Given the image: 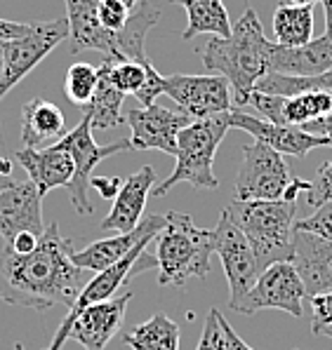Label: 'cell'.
<instances>
[{
  "label": "cell",
  "instance_id": "6da1fadb",
  "mask_svg": "<svg viewBox=\"0 0 332 350\" xmlns=\"http://www.w3.org/2000/svg\"><path fill=\"white\" fill-rule=\"evenodd\" d=\"M73 240L59 233L57 221L45 228L31 254H14L5 245L0 254V301L34 310L68 306L90 282V271L73 263Z\"/></svg>",
  "mask_w": 332,
  "mask_h": 350
},
{
  "label": "cell",
  "instance_id": "7a4b0ae2",
  "mask_svg": "<svg viewBox=\"0 0 332 350\" xmlns=\"http://www.w3.org/2000/svg\"><path fill=\"white\" fill-rule=\"evenodd\" d=\"M198 52L207 71H215L229 80L235 106L243 109L250 104L257 83L271 73L274 42L264 36L255 10L245 8L240 19L231 26V36H212Z\"/></svg>",
  "mask_w": 332,
  "mask_h": 350
},
{
  "label": "cell",
  "instance_id": "3957f363",
  "mask_svg": "<svg viewBox=\"0 0 332 350\" xmlns=\"http://www.w3.org/2000/svg\"><path fill=\"white\" fill-rule=\"evenodd\" d=\"M168 226L156 238L158 284L160 287H186L189 280L210 275L215 254V230L201 228L191 214L168 212Z\"/></svg>",
  "mask_w": 332,
  "mask_h": 350
},
{
  "label": "cell",
  "instance_id": "277c9868",
  "mask_svg": "<svg viewBox=\"0 0 332 350\" xmlns=\"http://www.w3.org/2000/svg\"><path fill=\"white\" fill-rule=\"evenodd\" d=\"M253 247L259 271L294 258V217L297 202L288 200H233L224 207Z\"/></svg>",
  "mask_w": 332,
  "mask_h": 350
},
{
  "label": "cell",
  "instance_id": "5b68a950",
  "mask_svg": "<svg viewBox=\"0 0 332 350\" xmlns=\"http://www.w3.org/2000/svg\"><path fill=\"white\" fill-rule=\"evenodd\" d=\"M231 113V111H229ZM229 113H219V116L203 118V120H194L186 125L177 137V165L173 174L163 181L160 186H153V196L163 198L170 193V188L177 184H189L194 188H210L215 191L219 188V179L215 176V155L227 137L231 120Z\"/></svg>",
  "mask_w": 332,
  "mask_h": 350
},
{
  "label": "cell",
  "instance_id": "8992f818",
  "mask_svg": "<svg viewBox=\"0 0 332 350\" xmlns=\"http://www.w3.org/2000/svg\"><path fill=\"white\" fill-rule=\"evenodd\" d=\"M151 240H156V238H144L125 258H120L114 266L104 268V271L94 273V278H90V282L85 284L80 296L73 301V306L68 308V315L64 317L62 325L57 327L55 336H52V343L45 350H62L64 343L68 341V329H71L73 320H76L83 308H88V306H92V304H99V301L114 299L118 289L127 282V278L135 275V273H142V271H146V268H158L156 256H151L146 252Z\"/></svg>",
  "mask_w": 332,
  "mask_h": 350
},
{
  "label": "cell",
  "instance_id": "52a82bcc",
  "mask_svg": "<svg viewBox=\"0 0 332 350\" xmlns=\"http://www.w3.org/2000/svg\"><path fill=\"white\" fill-rule=\"evenodd\" d=\"M71 36L68 19L59 17L45 24H31V31L21 38L3 42V78L0 96H5L17 83L26 78L52 50Z\"/></svg>",
  "mask_w": 332,
  "mask_h": 350
},
{
  "label": "cell",
  "instance_id": "ba28073f",
  "mask_svg": "<svg viewBox=\"0 0 332 350\" xmlns=\"http://www.w3.org/2000/svg\"><path fill=\"white\" fill-rule=\"evenodd\" d=\"M292 174L281 153L261 142L243 146V165L235 176V200H283Z\"/></svg>",
  "mask_w": 332,
  "mask_h": 350
},
{
  "label": "cell",
  "instance_id": "9c48e42d",
  "mask_svg": "<svg viewBox=\"0 0 332 350\" xmlns=\"http://www.w3.org/2000/svg\"><path fill=\"white\" fill-rule=\"evenodd\" d=\"M62 142L66 144V148L71 150L73 155V179L68 184V196H71V202L76 207L78 214H94V204H90L88 191H90V181H92V172L101 160L109 158V155L116 153H125V150H132V142L130 139H118V142L109 144V146H99L92 139V125H90V118L83 113L80 122L71 132H66L62 137Z\"/></svg>",
  "mask_w": 332,
  "mask_h": 350
},
{
  "label": "cell",
  "instance_id": "30bf717a",
  "mask_svg": "<svg viewBox=\"0 0 332 350\" xmlns=\"http://www.w3.org/2000/svg\"><path fill=\"white\" fill-rule=\"evenodd\" d=\"M307 289L292 261H281L264 268L257 278L255 287L240 301L238 313L255 315L259 310H283L292 317H304Z\"/></svg>",
  "mask_w": 332,
  "mask_h": 350
},
{
  "label": "cell",
  "instance_id": "8fae6325",
  "mask_svg": "<svg viewBox=\"0 0 332 350\" xmlns=\"http://www.w3.org/2000/svg\"><path fill=\"white\" fill-rule=\"evenodd\" d=\"M215 254L222 258L224 273H227L229 280V294H231L229 306H231V310H238L240 301L255 287L261 271L248 238L231 221L227 212H222L215 228Z\"/></svg>",
  "mask_w": 332,
  "mask_h": 350
},
{
  "label": "cell",
  "instance_id": "7c38bea8",
  "mask_svg": "<svg viewBox=\"0 0 332 350\" xmlns=\"http://www.w3.org/2000/svg\"><path fill=\"white\" fill-rule=\"evenodd\" d=\"M163 94L194 120L231 111V85L224 75H163Z\"/></svg>",
  "mask_w": 332,
  "mask_h": 350
},
{
  "label": "cell",
  "instance_id": "4fadbf2b",
  "mask_svg": "<svg viewBox=\"0 0 332 350\" xmlns=\"http://www.w3.org/2000/svg\"><path fill=\"white\" fill-rule=\"evenodd\" d=\"M127 122L132 127V150H160L177 155V137L186 125L194 122L184 111H173L165 106H146L127 113Z\"/></svg>",
  "mask_w": 332,
  "mask_h": 350
},
{
  "label": "cell",
  "instance_id": "5bb4252c",
  "mask_svg": "<svg viewBox=\"0 0 332 350\" xmlns=\"http://www.w3.org/2000/svg\"><path fill=\"white\" fill-rule=\"evenodd\" d=\"M130 299L132 292H123L109 301H99L83 308L68 329V338L80 343L85 350H104L120 332Z\"/></svg>",
  "mask_w": 332,
  "mask_h": 350
},
{
  "label": "cell",
  "instance_id": "9a60e30c",
  "mask_svg": "<svg viewBox=\"0 0 332 350\" xmlns=\"http://www.w3.org/2000/svg\"><path fill=\"white\" fill-rule=\"evenodd\" d=\"M231 127H238L243 132H248L250 137H255V142L266 144L269 148H274L281 155H294V158H304L314 148L328 146V139L316 137V134L307 132L304 127H292V125H274L266 122L257 116H250L248 111L231 109L229 113Z\"/></svg>",
  "mask_w": 332,
  "mask_h": 350
},
{
  "label": "cell",
  "instance_id": "2e32d148",
  "mask_svg": "<svg viewBox=\"0 0 332 350\" xmlns=\"http://www.w3.org/2000/svg\"><path fill=\"white\" fill-rule=\"evenodd\" d=\"M165 226H168L165 214H151V217L142 219V224H139L135 230H130V233H120V235H114V238L92 242V245H88L85 250L73 252L71 258L83 271L99 273V271H104V268L118 263L120 258H125L144 238H158V233H163Z\"/></svg>",
  "mask_w": 332,
  "mask_h": 350
},
{
  "label": "cell",
  "instance_id": "e0dca14e",
  "mask_svg": "<svg viewBox=\"0 0 332 350\" xmlns=\"http://www.w3.org/2000/svg\"><path fill=\"white\" fill-rule=\"evenodd\" d=\"M42 224V198L31 181H14L0 188V235L10 242L21 230L36 235L45 233Z\"/></svg>",
  "mask_w": 332,
  "mask_h": 350
},
{
  "label": "cell",
  "instance_id": "ac0fdd59",
  "mask_svg": "<svg viewBox=\"0 0 332 350\" xmlns=\"http://www.w3.org/2000/svg\"><path fill=\"white\" fill-rule=\"evenodd\" d=\"M17 163L24 167L29 181L38 188V196L45 198L55 188H66L73 179V155L66 144L59 139L45 148H21L17 150Z\"/></svg>",
  "mask_w": 332,
  "mask_h": 350
},
{
  "label": "cell",
  "instance_id": "d6986e66",
  "mask_svg": "<svg viewBox=\"0 0 332 350\" xmlns=\"http://www.w3.org/2000/svg\"><path fill=\"white\" fill-rule=\"evenodd\" d=\"M153 186H156V172L149 165L127 176L120 184V191H118L109 214L101 221V230H114L116 235L135 230L142 224L146 198L153 191Z\"/></svg>",
  "mask_w": 332,
  "mask_h": 350
},
{
  "label": "cell",
  "instance_id": "ffe728a7",
  "mask_svg": "<svg viewBox=\"0 0 332 350\" xmlns=\"http://www.w3.org/2000/svg\"><path fill=\"white\" fill-rule=\"evenodd\" d=\"M294 268L307 289V299L332 292V242L294 230Z\"/></svg>",
  "mask_w": 332,
  "mask_h": 350
},
{
  "label": "cell",
  "instance_id": "44dd1931",
  "mask_svg": "<svg viewBox=\"0 0 332 350\" xmlns=\"http://www.w3.org/2000/svg\"><path fill=\"white\" fill-rule=\"evenodd\" d=\"M66 3V19L71 31L73 52L99 50L106 57L118 59L116 33L106 31L99 21V0H64Z\"/></svg>",
  "mask_w": 332,
  "mask_h": 350
},
{
  "label": "cell",
  "instance_id": "7402d4cb",
  "mask_svg": "<svg viewBox=\"0 0 332 350\" xmlns=\"http://www.w3.org/2000/svg\"><path fill=\"white\" fill-rule=\"evenodd\" d=\"M332 71V45L325 36L314 38L299 47H283L274 42L271 73L285 75H323Z\"/></svg>",
  "mask_w": 332,
  "mask_h": 350
},
{
  "label": "cell",
  "instance_id": "603a6c76",
  "mask_svg": "<svg viewBox=\"0 0 332 350\" xmlns=\"http://www.w3.org/2000/svg\"><path fill=\"white\" fill-rule=\"evenodd\" d=\"M21 142L26 148H38L40 144L62 139L66 134V118L62 109L47 99H31L21 106Z\"/></svg>",
  "mask_w": 332,
  "mask_h": 350
},
{
  "label": "cell",
  "instance_id": "cb8c5ba5",
  "mask_svg": "<svg viewBox=\"0 0 332 350\" xmlns=\"http://www.w3.org/2000/svg\"><path fill=\"white\" fill-rule=\"evenodd\" d=\"M175 5H181L186 10V24L181 38L191 40L196 36H215V38H229L231 36V19L229 10L222 0H170Z\"/></svg>",
  "mask_w": 332,
  "mask_h": 350
},
{
  "label": "cell",
  "instance_id": "d4e9b609",
  "mask_svg": "<svg viewBox=\"0 0 332 350\" xmlns=\"http://www.w3.org/2000/svg\"><path fill=\"white\" fill-rule=\"evenodd\" d=\"M123 99L125 94L111 83L109 75V59L104 57V62L99 64V83L94 90V96L88 106H85V116L90 118L92 129H114L123 122Z\"/></svg>",
  "mask_w": 332,
  "mask_h": 350
},
{
  "label": "cell",
  "instance_id": "484cf974",
  "mask_svg": "<svg viewBox=\"0 0 332 350\" xmlns=\"http://www.w3.org/2000/svg\"><path fill=\"white\" fill-rule=\"evenodd\" d=\"M179 327L173 317L156 313L135 329L125 332L123 343L132 350H179Z\"/></svg>",
  "mask_w": 332,
  "mask_h": 350
},
{
  "label": "cell",
  "instance_id": "4316f807",
  "mask_svg": "<svg viewBox=\"0 0 332 350\" xmlns=\"http://www.w3.org/2000/svg\"><path fill=\"white\" fill-rule=\"evenodd\" d=\"M276 45L299 47L314 40V8H299L292 3H281L274 12Z\"/></svg>",
  "mask_w": 332,
  "mask_h": 350
},
{
  "label": "cell",
  "instance_id": "83f0119b",
  "mask_svg": "<svg viewBox=\"0 0 332 350\" xmlns=\"http://www.w3.org/2000/svg\"><path fill=\"white\" fill-rule=\"evenodd\" d=\"M255 92L274 94V96H297L307 92H330L332 94V71L323 75H285V73H266L257 83Z\"/></svg>",
  "mask_w": 332,
  "mask_h": 350
},
{
  "label": "cell",
  "instance_id": "f1b7e54d",
  "mask_svg": "<svg viewBox=\"0 0 332 350\" xmlns=\"http://www.w3.org/2000/svg\"><path fill=\"white\" fill-rule=\"evenodd\" d=\"M332 111V94L330 92H307L285 99L283 96V125L304 127L318 118L328 116Z\"/></svg>",
  "mask_w": 332,
  "mask_h": 350
},
{
  "label": "cell",
  "instance_id": "f546056e",
  "mask_svg": "<svg viewBox=\"0 0 332 350\" xmlns=\"http://www.w3.org/2000/svg\"><path fill=\"white\" fill-rule=\"evenodd\" d=\"M99 83V66H92L88 62H76L68 66L66 78H64V92H66L68 101L78 106H88L94 96Z\"/></svg>",
  "mask_w": 332,
  "mask_h": 350
},
{
  "label": "cell",
  "instance_id": "4dcf8cb0",
  "mask_svg": "<svg viewBox=\"0 0 332 350\" xmlns=\"http://www.w3.org/2000/svg\"><path fill=\"white\" fill-rule=\"evenodd\" d=\"M109 59V75H111V83L120 90L123 94H137L139 90L144 88L146 83V66L151 62H130V59H114V57H106Z\"/></svg>",
  "mask_w": 332,
  "mask_h": 350
},
{
  "label": "cell",
  "instance_id": "1f68e13d",
  "mask_svg": "<svg viewBox=\"0 0 332 350\" xmlns=\"http://www.w3.org/2000/svg\"><path fill=\"white\" fill-rule=\"evenodd\" d=\"M196 350H231L229 346V338L222 329V313L217 308H212L205 317V325H203L201 341H198Z\"/></svg>",
  "mask_w": 332,
  "mask_h": 350
},
{
  "label": "cell",
  "instance_id": "d6a6232c",
  "mask_svg": "<svg viewBox=\"0 0 332 350\" xmlns=\"http://www.w3.org/2000/svg\"><path fill=\"white\" fill-rule=\"evenodd\" d=\"M132 17V10L120 0H99V21L106 31L120 33Z\"/></svg>",
  "mask_w": 332,
  "mask_h": 350
},
{
  "label": "cell",
  "instance_id": "836d02e7",
  "mask_svg": "<svg viewBox=\"0 0 332 350\" xmlns=\"http://www.w3.org/2000/svg\"><path fill=\"white\" fill-rule=\"evenodd\" d=\"M304 196H307V202L311 204V207L332 204V163L320 165L314 181H309V188Z\"/></svg>",
  "mask_w": 332,
  "mask_h": 350
},
{
  "label": "cell",
  "instance_id": "e575fe53",
  "mask_svg": "<svg viewBox=\"0 0 332 350\" xmlns=\"http://www.w3.org/2000/svg\"><path fill=\"white\" fill-rule=\"evenodd\" d=\"M294 230H304L332 242V204H320L311 217H307L304 221H294Z\"/></svg>",
  "mask_w": 332,
  "mask_h": 350
},
{
  "label": "cell",
  "instance_id": "d590c367",
  "mask_svg": "<svg viewBox=\"0 0 332 350\" xmlns=\"http://www.w3.org/2000/svg\"><path fill=\"white\" fill-rule=\"evenodd\" d=\"M309 306H311V334L320 336V332L332 325V292L311 296Z\"/></svg>",
  "mask_w": 332,
  "mask_h": 350
},
{
  "label": "cell",
  "instance_id": "8d00e7d4",
  "mask_svg": "<svg viewBox=\"0 0 332 350\" xmlns=\"http://www.w3.org/2000/svg\"><path fill=\"white\" fill-rule=\"evenodd\" d=\"M160 94H163V75L156 71L153 64H149L146 66V83H144V88L139 90L135 96L139 99V104H142V109H146V106L156 104V99Z\"/></svg>",
  "mask_w": 332,
  "mask_h": 350
},
{
  "label": "cell",
  "instance_id": "74e56055",
  "mask_svg": "<svg viewBox=\"0 0 332 350\" xmlns=\"http://www.w3.org/2000/svg\"><path fill=\"white\" fill-rule=\"evenodd\" d=\"M38 240H40V235L31 233V230H21L19 235H14V238L10 242H5V245H8L14 254H31V252L38 247Z\"/></svg>",
  "mask_w": 332,
  "mask_h": 350
},
{
  "label": "cell",
  "instance_id": "f35d334b",
  "mask_svg": "<svg viewBox=\"0 0 332 350\" xmlns=\"http://www.w3.org/2000/svg\"><path fill=\"white\" fill-rule=\"evenodd\" d=\"M90 188H94L104 200H116L118 191H120V179H116V176H94L90 181Z\"/></svg>",
  "mask_w": 332,
  "mask_h": 350
},
{
  "label": "cell",
  "instance_id": "ab89813d",
  "mask_svg": "<svg viewBox=\"0 0 332 350\" xmlns=\"http://www.w3.org/2000/svg\"><path fill=\"white\" fill-rule=\"evenodd\" d=\"M31 31V24H19V21L0 19V40H14Z\"/></svg>",
  "mask_w": 332,
  "mask_h": 350
},
{
  "label": "cell",
  "instance_id": "60d3db41",
  "mask_svg": "<svg viewBox=\"0 0 332 350\" xmlns=\"http://www.w3.org/2000/svg\"><path fill=\"white\" fill-rule=\"evenodd\" d=\"M304 129L316 134V137H325L328 139V146L332 148V111L328 113V116H323V118H318V120L304 125Z\"/></svg>",
  "mask_w": 332,
  "mask_h": 350
},
{
  "label": "cell",
  "instance_id": "b9f144b4",
  "mask_svg": "<svg viewBox=\"0 0 332 350\" xmlns=\"http://www.w3.org/2000/svg\"><path fill=\"white\" fill-rule=\"evenodd\" d=\"M222 329L224 334H227V338H229V346H231V350H255V348H250L248 343L243 341V338L238 336V334L233 332V327L227 322V317L222 315Z\"/></svg>",
  "mask_w": 332,
  "mask_h": 350
},
{
  "label": "cell",
  "instance_id": "7bdbcfd3",
  "mask_svg": "<svg viewBox=\"0 0 332 350\" xmlns=\"http://www.w3.org/2000/svg\"><path fill=\"white\" fill-rule=\"evenodd\" d=\"M325 10V38L330 40L332 45V0H320Z\"/></svg>",
  "mask_w": 332,
  "mask_h": 350
},
{
  "label": "cell",
  "instance_id": "ee69618b",
  "mask_svg": "<svg viewBox=\"0 0 332 350\" xmlns=\"http://www.w3.org/2000/svg\"><path fill=\"white\" fill-rule=\"evenodd\" d=\"M288 3H292V5H299V8H314L318 0H288Z\"/></svg>",
  "mask_w": 332,
  "mask_h": 350
},
{
  "label": "cell",
  "instance_id": "f6af8a7d",
  "mask_svg": "<svg viewBox=\"0 0 332 350\" xmlns=\"http://www.w3.org/2000/svg\"><path fill=\"white\" fill-rule=\"evenodd\" d=\"M120 3H125L127 8L132 10V12H135V10L139 8V5H144V3H149V0H120Z\"/></svg>",
  "mask_w": 332,
  "mask_h": 350
},
{
  "label": "cell",
  "instance_id": "bcb514c9",
  "mask_svg": "<svg viewBox=\"0 0 332 350\" xmlns=\"http://www.w3.org/2000/svg\"><path fill=\"white\" fill-rule=\"evenodd\" d=\"M3 42L5 40H0V78H3ZM3 99V96H0Z\"/></svg>",
  "mask_w": 332,
  "mask_h": 350
},
{
  "label": "cell",
  "instance_id": "7dc6e473",
  "mask_svg": "<svg viewBox=\"0 0 332 350\" xmlns=\"http://www.w3.org/2000/svg\"><path fill=\"white\" fill-rule=\"evenodd\" d=\"M320 336H328V338H332V325H330V327H325V329L320 332Z\"/></svg>",
  "mask_w": 332,
  "mask_h": 350
},
{
  "label": "cell",
  "instance_id": "c3c4849f",
  "mask_svg": "<svg viewBox=\"0 0 332 350\" xmlns=\"http://www.w3.org/2000/svg\"><path fill=\"white\" fill-rule=\"evenodd\" d=\"M12 184V179H5V176H0V186H10Z\"/></svg>",
  "mask_w": 332,
  "mask_h": 350
},
{
  "label": "cell",
  "instance_id": "681fc988",
  "mask_svg": "<svg viewBox=\"0 0 332 350\" xmlns=\"http://www.w3.org/2000/svg\"><path fill=\"white\" fill-rule=\"evenodd\" d=\"M14 350H26V348L21 346V343H14Z\"/></svg>",
  "mask_w": 332,
  "mask_h": 350
},
{
  "label": "cell",
  "instance_id": "f907efd6",
  "mask_svg": "<svg viewBox=\"0 0 332 350\" xmlns=\"http://www.w3.org/2000/svg\"><path fill=\"white\" fill-rule=\"evenodd\" d=\"M12 184H14V181H12ZM0 188H5V186H0Z\"/></svg>",
  "mask_w": 332,
  "mask_h": 350
},
{
  "label": "cell",
  "instance_id": "816d5d0a",
  "mask_svg": "<svg viewBox=\"0 0 332 350\" xmlns=\"http://www.w3.org/2000/svg\"><path fill=\"white\" fill-rule=\"evenodd\" d=\"M294 350H299V348H294Z\"/></svg>",
  "mask_w": 332,
  "mask_h": 350
}]
</instances>
